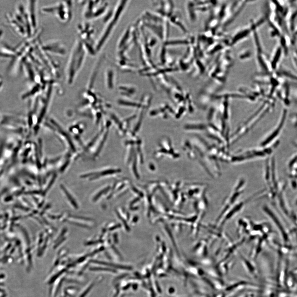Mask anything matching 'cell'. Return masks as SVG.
I'll use <instances>...</instances> for the list:
<instances>
[{
  "label": "cell",
  "mask_w": 297,
  "mask_h": 297,
  "mask_svg": "<svg viewBox=\"0 0 297 297\" xmlns=\"http://www.w3.org/2000/svg\"><path fill=\"white\" fill-rule=\"evenodd\" d=\"M55 179V177L54 178H52V179L51 180V182H50L48 186H47V189H46V190H45L44 191L45 193H46V192H47V191L49 190L50 188L51 187V186H52V185L54 182Z\"/></svg>",
  "instance_id": "3957f363"
},
{
  "label": "cell",
  "mask_w": 297,
  "mask_h": 297,
  "mask_svg": "<svg viewBox=\"0 0 297 297\" xmlns=\"http://www.w3.org/2000/svg\"><path fill=\"white\" fill-rule=\"evenodd\" d=\"M60 187H61L62 190L64 191V193H65L67 198L68 200L70 201L71 204L72 205V206L74 207L75 209H78V204H77V202L76 201L75 199H74V197L72 196L70 192H69V191L66 189V188H65L63 185H61V186H60Z\"/></svg>",
  "instance_id": "7a4b0ae2"
},
{
  "label": "cell",
  "mask_w": 297,
  "mask_h": 297,
  "mask_svg": "<svg viewBox=\"0 0 297 297\" xmlns=\"http://www.w3.org/2000/svg\"><path fill=\"white\" fill-rule=\"evenodd\" d=\"M86 51L80 41L76 42L72 51L67 68V80L71 84L79 72L84 62Z\"/></svg>",
  "instance_id": "6da1fadb"
}]
</instances>
